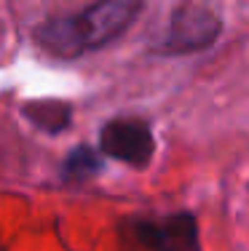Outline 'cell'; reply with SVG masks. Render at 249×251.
<instances>
[{"mask_svg":"<svg viewBox=\"0 0 249 251\" xmlns=\"http://www.w3.org/2000/svg\"><path fill=\"white\" fill-rule=\"evenodd\" d=\"M134 235L147 251H201L195 217L185 211L164 219L137 222Z\"/></svg>","mask_w":249,"mask_h":251,"instance_id":"obj_4","label":"cell"},{"mask_svg":"<svg viewBox=\"0 0 249 251\" xmlns=\"http://www.w3.org/2000/svg\"><path fill=\"white\" fill-rule=\"evenodd\" d=\"M145 0H97L70 16H54L35 29V43L49 56L78 59L121 38L139 16Z\"/></svg>","mask_w":249,"mask_h":251,"instance_id":"obj_1","label":"cell"},{"mask_svg":"<svg viewBox=\"0 0 249 251\" xmlns=\"http://www.w3.org/2000/svg\"><path fill=\"white\" fill-rule=\"evenodd\" d=\"M25 118L32 121L40 131H49V134H62L70 126L73 118V107L64 104V101H27L25 104Z\"/></svg>","mask_w":249,"mask_h":251,"instance_id":"obj_5","label":"cell"},{"mask_svg":"<svg viewBox=\"0 0 249 251\" xmlns=\"http://www.w3.org/2000/svg\"><path fill=\"white\" fill-rule=\"evenodd\" d=\"M220 29H222L220 16L209 5L188 3L171 14L169 27H166L161 43H158V51L169 53V56L201 51V49L215 43Z\"/></svg>","mask_w":249,"mask_h":251,"instance_id":"obj_2","label":"cell"},{"mask_svg":"<svg viewBox=\"0 0 249 251\" xmlns=\"http://www.w3.org/2000/svg\"><path fill=\"white\" fill-rule=\"evenodd\" d=\"M99 150L108 158H115L134 169H145L156 152V139L150 126L139 118H115L99 131Z\"/></svg>","mask_w":249,"mask_h":251,"instance_id":"obj_3","label":"cell"},{"mask_svg":"<svg viewBox=\"0 0 249 251\" xmlns=\"http://www.w3.org/2000/svg\"><path fill=\"white\" fill-rule=\"evenodd\" d=\"M99 171V158L91 147L81 145L78 150H73L64 160V174L73 176V179H83V176H91Z\"/></svg>","mask_w":249,"mask_h":251,"instance_id":"obj_6","label":"cell"}]
</instances>
